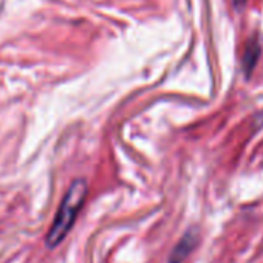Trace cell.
<instances>
[{
	"label": "cell",
	"mask_w": 263,
	"mask_h": 263,
	"mask_svg": "<svg viewBox=\"0 0 263 263\" xmlns=\"http://www.w3.org/2000/svg\"><path fill=\"white\" fill-rule=\"evenodd\" d=\"M258 54H260V48H258L257 42L249 44L248 48H246V53H245V59H243V65H245V70H246L248 74L252 71L255 62L258 59Z\"/></svg>",
	"instance_id": "cell-3"
},
{
	"label": "cell",
	"mask_w": 263,
	"mask_h": 263,
	"mask_svg": "<svg viewBox=\"0 0 263 263\" xmlns=\"http://www.w3.org/2000/svg\"><path fill=\"white\" fill-rule=\"evenodd\" d=\"M88 187L84 180H76L67 191L65 197L61 201V206L58 209V214L53 220V224L47 234L45 243L50 249L56 248L64 241L70 229L73 228V223L78 217L79 209L82 208L85 197H87Z\"/></svg>",
	"instance_id": "cell-1"
},
{
	"label": "cell",
	"mask_w": 263,
	"mask_h": 263,
	"mask_svg": "<svg viewBox=\"0 0 263 263\" xmlns=\"http://www.w3.org/2000/svg\"><path fill=\"white\" fill-rule=\"evenodd\" d=\"M197 243H198V234L195 229H191L180 240V243L174 248V251L169 257V263H183L184 258L195 249Z\"/></svg>",
	"instance_id": "cell-2"
}]
</instances>
